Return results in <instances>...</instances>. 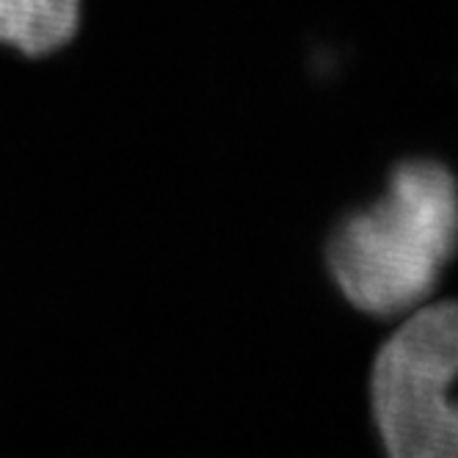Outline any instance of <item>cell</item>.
I'll use <instances>...</instances> for the list:
<instances>
[{"label": "cell", "instance_id": "1", "mask_svg": "<svg viewBox=\"0 0 458 458\" xmlns=\"http://www.w3.org/2000/svg\"><path fill=\"white\" fill-rule=\"evenodd\" d=\"M455 251L458 180L439 160L411 157L376 202L337 224L326 266L359 312L392 318L422 307Z\"/></svg>", "mask_w": 458, "mask_h": 458}, {"label": "cell", "instance_id": "2", "mask_svg": "<svg viewBox=\"0 0 458 458\" xmlns=\"http://www.w3.org/2000/svg\"><path fill=\"white\" fill-rule=\"evenodd\" d=\"M386 458H458V301L422 304L373 362Z\"/></svg>", "mask_w": 458, "mask_h": 458}, {"label": "cell", "instance_id": "3", "mask_svg": "<svg viewBox=\"0 0 458 458\" xmlns=\"http://www.w3.org/2000/svg\"><path fill=\"white\" fill-rule=\"evenodd\" d=\"M81 0H0V45L50 55L78 34Z\"/></svg>", "mask_w": 458, "mask_h": 458}]
</instances>
